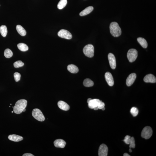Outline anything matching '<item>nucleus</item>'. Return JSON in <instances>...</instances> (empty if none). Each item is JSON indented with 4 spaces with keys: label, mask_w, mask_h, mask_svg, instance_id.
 <instances>
[{
    "label": "nucleus",
    "mask_w": 156,
    "mask_h": 156,
    "mask_svg": "<svg viewBox=\"0 0 156 156\" xmlns=\"http://www.w3.org/2000/svg\"><path fill=\"white\" fill-rule=\"evenodd\" d=\"M10 105H12V104H10Z\"/></svg>",
    "instance_id": "obj_39"
},
{
    "label": "nucleus",
    "mask_w": 156,
    "mask_h": 156,
    "mask_svg": "<svg viewBox=\"0 0 156 156\" xmlns=\"http://www.w3.org/2000/svg\"><path fill=\"white\" fill-rule=\"evenodd\" d=\"M21 74L18 72H16L14 75L15 80L16 82H18L20 80L21 78Z\"/></svg>",
    "instance_id": "obj_29"
},
{
    "label": "nucleus",
    "mask_w": 156,
    "mask_h": 156,
    "mask_svg": "<svg viewBox=\"0 0 156 156\" xmlns=\"http://www.w3.org/2000/svg\"><path fill=\"white\" fill-rule=\"evenodd\" d=\"M8 138L9 140L15 142L20 141L23 139V138L21 136L16 134H12L9 135Z\"/></svg>",
    "instance_id": "obj_16"
},
{
    "label": "nucleus",
    "mask_w": 156,
    "mask_h": 156,
    "mask_svg": "<svg viewBox=\"0 0 156 156\" xmlns=\"http://www.w3.org/2000/svg\"><path fill=\"white\" fill-rule=\"evenodd\" d=\"M32 114L34 118L39 121H43L45 120V117L42 111L38 108L33 110Z\"/></svg>",
    "instance_id": "obj_4"
},
{
    "label": "nucleus",
    "mask_w": 156,
    "mask_h": 156,
    "mask_svg": "<svg viewBox=\"0 0 156 156\" xmlns=\"http://www.w3.org/2000/svg\"><path fill=\"white\" fill-rule=\"evenodd\" d=\"M143 80L147 83H155L156 82V77L151 74L147 75L144 78Z\"/></svg>",
    "instance_id": "obj_12"
},
{
    "label": "nucleus",
    "mask_w": 156,
    "mask_h": 156,
    "mask_svg": "<svg viewBox=\"0 0 156 156\" xmlns=\"http://www.w3.org/2000/svg\"><path fill=\"white\" fill-rule=\"evenodd\" d=\"M137 78V75L136 73H133L130 74L127 78L126 84L127 86H131L134 83Z\"/></svg>",
    "instance_id": "obj_10"
},
{
    "label": "nucleus",
    "mask_w": 156,
    "mask_h": 156,
    "mask_svg": "<svg viewBox=\"0 0 156 156\" xmlns=\"http://www.w3.org/2000/svg\"><path fill=\"white\" fill-rule=\"evenodd\" d=\"M83 52L86 56L88 57L92 58L94 55V46L91 44H88L84 47Z\"/></svg>",
    "instance_id": "obj_3"
},
{
    "label": "nucleus",
    "mask_w": 156,
    "mask_h": 156,
    "mask_svg": "<svg viewBox=\"0 0 156 156\" xmlns=\"http://www.w3.org/2000/svg\"><path fill=\"white\" fill-rule=\"evenodd\" d=\"M138 42L144 48H146L148 46L147 43L144 38L139 37L137 39Z\"/></svg>",
    "instance_id": "obj_20"
},
{
    "label": "nucleus",
    "mask_w": 156,
    "mask_h": 156,
    "mask_svg": "<svg viewBox=\"0 0 156 156\" xmlns=\"http://www.w3.org/2000/svg\"><path fill=\"white\" fill-rule=\"evenodd\" d=\"M108 58L110 67L113 69H115L116 68V62L114 55L112 53H110L108 54Z\"/></svg>",
    "instance_id": "obj_9"
},
{
    "label": "nucleus",
    "mask_w": 156,
    "mask_h": 156,
    "mask_svg": "<svg viewBox=\"0 0 156 156\" xmlns=\"http://www.w3.org/2000/svg\"><path fill=\"white\" fill-rule=\"evenodd\" d=\"M27 103V101L25 99H21L18 100L14 107V112L17 114L21 113L23 112V110L26 107Z\"/></svg>",
    "instance_id": "obj_1"
},
{
    "label": "nucleus",
    "mask_w": 156,
    "mask_h": 156,
    "mask_svg": "<svg viewBox=\"0 0 156 156\" xmlns=\"http://www.w3.org/2000/svg\"><path fill=\"white\" fill-rule=\"evenodd\" d=\"M110 29L111 34L115 37H117L121 35V29L117 22H112L110 25Z\"/></svg>",
    "instance_id": "obj_2"
},
{
    "label": "nucleus",
    "mask_w": 156,
    "mask_h": 156,
    "mask_svg": "<svg viewBox=\"0 0 156 156\" xmlns=\"http://www.w3.org/2000/svg\"><path fill=\"white\" fill-rule=\"evenodd\" d=\"M66 143L63 140L61 139H58L55 140L54 142V145L56 147L63 148L65 147Z\"/></svg>",
    "instance_id": "obj_14"
},
{
    "label": "nucleus",
    "mask_w": 156,
    "mask_h": 156,
    "mask_svg": "<svg viewBox=\"0 0 156 156\" xmlns=\"http://www.w3.org/2000/svg\"><path fill=\"white\" fill-rule=\"evenodd\" d=\"M26 111V109L25 108V109H24L23 110V112H25Z\"/></svg>",
    "instance_id": "obj_37"
},
{
    "label": "nucleus",
    "mask_w": 156,
    "mask_h": 156,
    "mask_svg": "<svg viewBox=\"0 0 156 156\" xmlns=\"http://www.w3.org/2000/svg\"><path fill=\"white\" fill-rule=\"evenodd\" d=\"M130 112L131 114L134 117H136L138 114L139 113V111L137 108L135 107H133L131 108Z\"/></svg>",
    "instance_id": "obj_26"
},
{
    "label": "nucleus",
    "mask_w": 156,
    "mask_h": 156,
    "mask_svg": "<svg viewBox=\"0 0 156 156\" xmlns=\"http://www.w3.org/2000/svg\"><path fill=\"white\" fill-rule=\"evenodd\" d=\"M67 3V0H61L58 4V8L59 9H62L65 7Z\"/></svg>",
    "instance_id": "obj_24"
},
{
    "label": "nucleus",
    "mask_w": 156,
    "mask_h": 156,
    "mask_svg": "<svg viewBox=\"0 0 156 156\" xmlns=\"http://www.w3.org/2000/svg\"><path fill=\"white\" fill-rule=\"evenodd\" d=\"M83 84L84 86L87 87H92L94 86V82L92 80L88 78L85 79Z\"/></svg>",
    "instance_id": "obj_22"
},
{
    "label": "nucleus",
    "mask_w": 156,
    "mask_h": 156,
    "mask_svg": "<svg viewBox=\"0 0 156 156\" xmlns=\"http://www.w3.org/2000/svg\"><path fill=\"white\" fill-rule=\"evenodd\" d=\"M153 131L152 128L149 126H146L143 128L141 133L142 138L146 139L150 138L152 135Z\"/></svg>",
    "instance_id": "obj_5"
},
{
    "label": "nucleus",
    "mask_w": 156,
    "mask_h": 156,
    "mask_svg": "<svg viewBox=\"0 0 156 156\" xmlns=\"http://www.w3.org/2000/svg\"><path fill=\"white\" fill-rule=\"evenodd\" d=\"M138 55L137 50L135 49H131L128 51L127 56L130 62H132L137 59Z\"/></svg>",
    "instance_id": "obj_6"
},
{
    "label": "nucleus",
    "mask_w": 156,
    "mask_h": 156,
    "mask_svg": "<svg viewBox=\"0 0 156 156\" xmlns=\"http://www.w3.org/2000/svg\"><path fill=\"white\" fill-rule=\"evenodd\" d=\"M91 99H92L91 98H89L88 99L87 101V102L88 103V102L91 100Z\"/></svg>",
    "instance_id": "obj_34"
},
{
    "label": "nucleus",
    "mask_w": 156,
    "mask_h": 156,
    "mask_svg": "<svg viewBox=\"0 0 156 156\" xmlns=\"http://www.w3.org/2000/svg\"><path fill=\"white\" fill-rule=\"evenodd\" d=\"M58 105L61 109L64 111H68L70 109V107L68 104L62 101L58 102Z\"/></svg>",
    "instance_id": "obj_15"
},
{
    "label": "nucleus",
    "mask_w": 156,
    "mask_h": 156,
    "mask_svg": "<svg viewBox=\"0 0 156 156\" xmlns=\"http://www.w3.org/2000/svg\"><path fill=\"white\" fill-rule=\"evenodd\" d=\"M105 104L103 102H102L101 101H100L98 107L99 109H102V108L104 107Z\"/></svg>",
    "instance_id": "obj_31"
},
{
    "label": "nucleus",
    "mask_w": 156,
    "mask_h": 156,
    "mask_svg": "<svg viewBox=\"0 0 156 156\" xmlns=\"http://www.w3.org/2000/svg\"><path fill=\"white\" fill-rule=\"evenodd\" d=\"M129 144V147L130 148H135V141L134 137H131Z\"/></svg>",
    "instance_id": "obj_28"
},
{
    "label": "nucleus",
    "mask_w": 156,
    "mask_h": 156,
    "mask_svg": "<svg viewBox=\"0 0 156 156\" xmlns=\"http://www.w3.org/2000/svg\"><path fill=\"white\" fill-rule=\"evenodd\" d=\"M105 80L108 85L110 86H113L114 85L113 78L112 75L109 72H107L105 75Z\"/></svg>",
    "instance_id": "obj_11"
},
{
    "label": "nucleus",
    "mask_w": 156,
    "mask_h": 156,
    "mask_svg": "<svg viewBox=\"0 0 156 156\" xmlns=\"http://www.w3.org/2000/svg\"><path fill=\"white\" fill-rule=\"evenodd\" d=\"M7 26L5 25H2L0 27V33L3 37H5L7 35Z\"/></svg>",
    "instance_id": "obj_23"
},
{
    "label": "nucleus",
    "mask_w": 156,
    "mask_h": 156,
    "mask_svg": "<svg viewBox=\"0 0 156 156\" xmlns=\"http://www.w3.org/2000/svg\"><path fill=\"white\" fill-rule=\"evenodd\" d=\"M23 156H34L32 154L29 153H27L24 154L23 155Z\"/></svg>",
    "instance_id": "obj_32"
},
{
    "label": "nucleus",
    "mask_w": 156,
    "mask_h": 156,
    "mask_svg": "<svg viewBox=\"0 0 156 156\" xmlns=\"http://www.w3.org/2000/svg\"><path fill=\"white\" fill-rule=\"evenodd\" d=\"M68 69L69 71L72 73H77L79 71L78 69L75 65L71 64L68 65Z\"/></svg>",
    "instance_id": "obj_18"
},
{
    "label": "nucleus",
    "mask_w": 156,
    "mask_h": 156,
    "mask_svg": "<svg viewBox=\"0 0 156 156\" xmlns=\"http://www.w3.org/2000/svg\"><path fill=\"white\" fill-rule=\"evenodd\" d=\"M15 68H18L22 67L24 65V63L20 61H18L15 62L13 64Z\"/></svg>",
    "instance_id": "obj_27"
},
{
    "label": "nucleus",
    "mask_w": 156,
    "mask_h": 156,
    "mask_svg": "<svg viewBox=\"0 0 156 156\" xmlns=\"http://www.w3.org/2000/svg\"><path fill=\"white\" fill-rule=\"evenodd\" d=\"M4 55L6 58H10L13 55V52L9 49H6L4 52Z\"/></svg>",
    "instance_id": "obj_25"
},
{
    "label": "nucleus",
    "mask_w": 156,
    "mask_h": 156,
    "mask_svg": "<svg viewBox=\"0 0 156 156\" xmlns=\"http://www.w3.org/2000/svg\"><path fill=\"white\" fill-rule=\"evenodd\" d=\"M13 111H12V113H13Z\"/></svg>",
    "instance_id": "obj_38"
},
{
    "label": "nucleus",
    "mask_w": 156,
    "mask_h": 156,
    "mask_svg": "<svg viewBox=\"0 0 156 156\" xmlns=\"http://www.w3.org/2000/svg\"><path fill=\"white\" fill-rule=\"evenodd\" d=\"M100 101L98 99H91L88 103L89 107L91 109H94L95 108L98 107Z\"/></svg>",
    "instance_id": "obj_13"
},
{
    "label": "nucleus",
    "mask_w": 156,
    "mask_h": 156,
    "mask_svg": "<svg viewBox=\"0 0 156 156\" xmlns=\"http://www.w3.org/2000/svg\"><path fill=\"white\" fill-rule=\"evenodd\" d=\"M16 29L17 31L19 34L21 36H24L26 35V32L22 26L20 25H17L16 27Z\"/></svg>",
    "instance_id": "obj_19"
},
{
    "label": "nucleus",
    "mask_w": 156,
    "mask_h": 156,
    "mask_svg": "<svg viewBox=\"0 0 156 156\" xmlns=\"http://www.w3.org/2000/svg\"><path fill=\"white\" fill-rule=\"evenodd\" d=\"M58 35L60 37L68 39H71L72 37V35L70 32L64 29L61 30L58 32Z\"/></svg>",
    "instance_id": "obj_7"
},
{
    "label": "nucleus",
    "mask_w": 156,
    "mask_h": 156,
    "mask_svg": "<svg viewBox=\"0 0 156 156\" xmlns=\"http://www.w3.org/2000/svg\"><path fill=\"white\" fill-rule=\"evenodd\" d=\"M17 47L22 52H26L28 50V47L25 43H21L18 44L17 45Z\"/></svg>",
    "instance_id": "obj_21"
},
{
    "label": "nucleus",
    "mask_w": 156,
    "mask_h": 156,
    "mask_svg": "<svg viewBox=\"0 0 156 156\" xmlns=\"http://www.w3.org/2000/svg\"><path fill=\"white\" fill-rule=\"evenodd\" d=\"M129 151L130 153L132 152V150H131V148H130V149H129Z\"/></svg>",
    "instance_id": "obj_35"
},
{
    "label": "nucleus",
    "mask_w": 156,
    "mask_h": 156,
    "mask_svg": "<svg viewBox=\"0 0 156 156\" xmlns=\"http://www.w3.org/2000/svg\"><path fill=\"white\" fill-rule=\"evenodd\" d=\"M108 151V147L104 144L101 145L99 148L98 155L99 156H107Z\"/></svg>",
    "instance_id": "obj_8"
},
{
    "label": "nucleus",
    "mask_w": 156,
    "mask_h": 156,
    "mask_svg": "<svg viewBox=\"0 0 156 156\" xmlns=\"http://www.w3.org/2000/svg\"><path fill=\"white\" fill-rule=\"evenodd\" d=\"M94 7L92 6H90V7H87V8L80 12L79 13V15L81 16H86L92 12L94 10Z\"/></svg>",
    "instance_id": "obj_17"
},
{
    "label": "nucleus",
    "mask_w": 156,
    "mask_h": 156,
    "mask_svg": "<svg viewBox=\"0 0 156 156\" xmlns=\"http://www.w3.org/2000/svg\"><path fill=\"white\" fill-rule=\"evenodd\" d=\"M102 110H103V111H104V110H105V107H104L103 108H102Z\"/></svg>",
    "instance_id": "obj_36"
},
{
    "label": "nucleus",
    "mask_w": 156,
    "mask_h": 156,
    "mask_svg": "<svg viewBox=\"0 0 156 156\" xmlns=\"http://www.w3.org/2000/svg\"><path fill=\"white\" fill-rule=\"evenodd\" d=\"M123 156H130V155L129 154H128L127 153H125L124 154Z\"/></svg>",
    "instance_id": "obj_33"
},
{
    "label": "nucleus",
    "mask_w": 156,
    "mask_h": 156,
    "mask_svg": "<svg viewBox=\"0 0 156 156\" xmlns=\"http://www.w3.org/2000/svg\"><path fill=\"white\" fill-rule=\"evenodd\" d=\"M131 138L130 136L127 135L125 136L124 140H123V141L126 144L129 145L130 140Z\"/></svg>",
    "instance_id": "obj_30"
}]
</instances>
